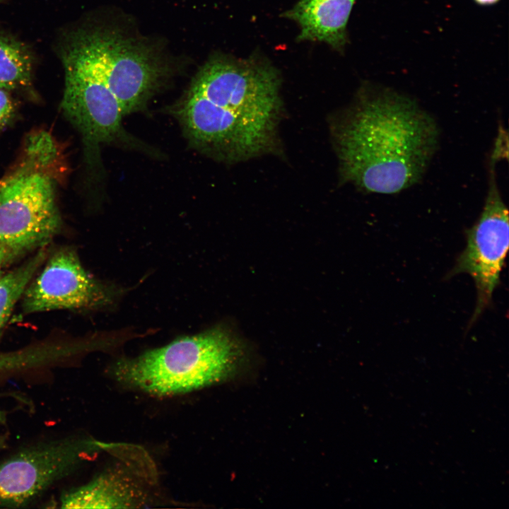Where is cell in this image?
<instances>
[{"label":"cell","mask_w":509,"mask_h":509,"mask_svg":"<svg viewBox=\"0 0 509 509\" xmlns=\"http://www.w3.org/2000/svg\"><path fill=\"white\" fill-rule=\"evenodd\" d=\"M277 69L257 55L211 57L174 112L193 146L226 162L272 151L282 110Z\"/></svg>","instance_id":"obj_1"},{"label":"cell","mask_w":509,"mask_h":509,"mask_svg":"<svg viewBox=\"0 0 509 509\" xmlns=\"http://www.w3.org/2000/svg\"><path fill=\"white\" fill-rule=\"evenodd\" d=\"M334 136L344 181L365 192L392 194L421 180L438 148L439 129L411 98L366 84Z\"/></svg>","instance_id":"obj_2"},{"label":"cell","mask_w":509,"mask_h":509,"mask_svg":"<svg viewBox=\"0 0 509 509\" xmlns=\"http://www.w3.org/2000/svg\"><path fill=\"white\" fill-rule=\"evenodd\" d=\"M250 365L247 345L222 327L170 344L114 366L125 385L158 397L198 390L241 376Z\"/></svg>","instance_id":"obj_3"},{"label":"cell","mask_w":509,"mask_h":509,"mask_svg":"<svg viewBox=\"0 0 509 509\" xmlns=\"http://www.w3.org/2000/svg\"><path fill=\"white\" fill-rule=\"evenodd\" d=\"M62 47L112 93L124 115L144 109L171 74L152 42L108 25H84L67 33Z\"/></svg>","instance_id":"obj_4"},{"label":"cell","mask_w":509,"mask_h":509,"mask_svg":"<svg viewBox=\"0 0 509 509\" xmlns=\"http://www.w3.org/2000/svg\"><path fill=\"white\" fill-rule=\"evenodd\" d=\"M50 139L35 135L28 142L27 161L0 185V243L17 255L47 243L61 228Z\"/></svg>","instance_id":"obj_5"},{"label":"cell","mask_w":509,"mask_h":509,"mask_svg":"<svg viewBox=\"0 0 509 509\" xmlns=\"http://www.w3.org/2000/svg\"><path fill=\"white\" fill-rule=\"evenodd\" d=\"M100 447L91 439L66 437L35 443L1 460L0 508L28 505Z\"/></svg>","instance_id":"obj_6"},{"label":"cell","mask_w":509,"mask_h":509,"mask_svg":"<svg viewBox=\"0 0 509 509\" xmlns=\"http://www.w3.org/2000/svg\"><path fill=\"white\" fill-rule=\"evenodd\" d=\"M488 163V190L481 215L466 231L467 245L460 254L449 276L469 274L474 281L477 298L470 323H474L491 303L499 283L509 242L508 211L496 181L495 164Z\"/></svg>","instance_id":"obj_7"},{"label":"cell","mask_w":509,"mask_h":509,"mask_svg":"<svg viewBox=\"0 0 509 509\" xmlns=\"http://www.w3.org/2000/svg\"><path fill=\"white\" fill-rule=\"evenodd\" d=\"M64 89L61 108L67 119L79 131L91 162L100 144H133L125 131L124 117L117 98L99 78L74 66L64 67Z\"/></svg>","instance_id":"obj_8"},{"label":"cell","mask_w":509,"mask_h":509,"mask_svg":"<svg viewBox=\"0 0 509 509\" xmlns=\"http://www.w3.org/2000/svg\"><path fill=\"white\" fill-rule=\"evenodd\" d=\"M25 313L106 305L112 293L84 269L76 253L61 249L53 254L23 295Z\"/></svg>","instance_id":"obj_9"},{"label":"cell","mask_w":509,"mask_h":509,"mask_svg":"<svg viewBox=\"0 0 509 509\" xmlns=\"http://www.w3.org/2000/svg\"><path fill=\"white\" fill-rule=\"evenodd\" d=\"M356 0H299L283 13L298 23V41L322 42L341 50L347 41L346 26Z\"/></svg>","instance_id":"obj_10"},{"label":"cell","mask_w":509,"mask_h":509,"mask_svg":"<svg viewBox=\"0 0 509 509\" xmlns=\"http://www.w3.org/2000/svg\"><path fill=\"white\" fill-rule=\"evenodd\" d=\"M136 492L125 476L107 472L64 493L59 505L62 508H128L137 503Z\"/></svg>","instance_id":"obj_11"},{"label":"cell","mask_w":509,"mask_h":509,"mask_svg":"<svg viewBox=\"0 0 509 509\" xmlns=\"http://www.w3.org/2000/svg\"><path fill=\"white\" fill-rule=\"evenodd\" d=\"M33 55L28 46L0 35V88L18 90L31 85Z\"/></svg>","instance_id":"obj_12"},{"label":"cell","mask_w":509,"mask_h":509,"mask_svg":"<svg viewBox=\"0 0 509 509\" xmlns=\"http://www.w3.org/2000/svg\"><path fill=\"white\" fill-rule=\"evenodd\" d=\"M45 258L46 252L41 250L20 267L0 276V329Z\"/></svg>","instance_id":"obj_13"},{"label":"cell","mask_w":509,"mask_h":509,"mask_svg":"<svg viewBox=\"0 0 509 509\" xmlns=\"http://www.w3.org/2000/svg\"><path fill=\"white\" fill-rule=\"evenodd\" d=\"M15 114V105L7 90L0 88V129L6 127Z\"/></svg>","instance_id":"obj_14"},{"label":"cell","mask_w":509,"mask_h":509,"mask_svg":"<svg viewBox=\"0 0 509 509\" xmlns=\"http://www.w3.org/2000/svg\"><path fill=\"white\" fill-rule=\"evenodd\" d=\"M16 255L14 251L0 243V276L5 266Z\"/></svg>","instance_id":"obj_15"},{"label":"cell","mask_w":509,"mask_h":509,"mask_svg":"<svg viewBox=\"0 0 509 509\" xmlns=\"http://www.w3.org/2000/svg\"><path fill=\"white\" fill-rule=\"evenodd\" d=\"M477 4L481 6L492 5L497 3L499 0H474Z\"/></svg>","instance_id":"obj_16"},{"label":"cell","mask_w":509,"mask_h":509,"mask_svg":"<svg viewBox=\"0 0 509 509\" xmlns=\"http://www.w3.org/2000/svg\"><path fill=\"white\" fill-rule=\"evenodd\" d=\"M6 445V438L4 435L0 433V450L4 448Z\"/></svg>","instance_id":"obj_17"},{"label":"cell","mask_w":509,"mask_h":509,"mask_svg":"<svg viewBox=\"0 0 509 509\" xmlns=\"http://www.w3.org/2000/svg\"><path fill=\"white\" fill-rule=\"evenodd\" d=\"M6 0H0V3L5 1Z\"/></svg>","instance_id":"obj_18"}]
</instances>
